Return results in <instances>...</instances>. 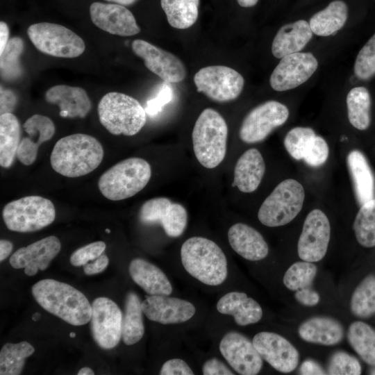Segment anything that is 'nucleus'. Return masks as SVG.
Returning a JSON list of instances; mask_svg holds the SVG:
<instances>
[{"mask_svg":"<svg viewBox=\"0 0 375 375\" xmlns=\"http://www.w3.org/2000/svg\"><path fill=\"white\" fill-rule=\"evenodd\" d=\"M38 303L47 312L73 326L90 321L92 305L86 297L70 285L53 279H42L31 288Z\"/></svg>","mask_w":375,"mask_h":375,"instance_id":"f257e3e1","label":"nucleus"},{"mask_svg":"<svg viewBox=\"0 0 375 375\" xmlns=\"http://www.w3.org/2000/svg\"><path fill=\"white\" fill-rule=\"evenodd\" d=\"M101 144L93 136L76 133L60 138L54 145L50 161L58 174L69 178L86 175L101 164Z\"/></svg>","mask_w":375,"mask_h":375,"instance_id":"f03ea898","label":"nucleus"},{"mask_svg":"<svg viewBox=\"0 0 375 375\" xmlns=\"http://www.w3.org/2000/svg\"><path fill=\"white\" fill-rule=\"evenodd\" d=\"M181 259L186 272L208 285H219L228 274L227 260L222 249L212 240L192 237L181 248Z\"/></svg>","mask_w":375,"mask_h":375,"instance_id":"7ed1b4c3","label":"nucleus"},{"mask_svg":"<svg viewBox=\"0 0 375 375\" xmlns=\"http://www.w3.org/2000/svg\"><path fill=\"white\" fill-rule=\"evenodd\" d=\"M227 137L228 126L224 117L214 109H204L192 133L194 155L203 167L213 169L224 160Z\"/></svg>","mask_w":375,"mask_h":375,"instance_id":"20e7f679","label":"nucleus"},{"mask_svg":"<svg viewBox=\"0 0 375 375\" xmlns=\"http://www.w3.org/2000/svg\"><path fill=\"white\" fill-rule=\"evenodd\" d=\"M99 119L111 134L131 136L144 126L147 112L140 102L127 94L110 92L106 94L98 105Z\"/></svg>","mask_w":375,"mask_h":375,"instance_id":"39448f33","label":"nucleus"},{"mask_svg":"<svg viewBox=\"0 0 375 375\" xmlns=\"http://www.w3.org/2000/svg\"><path fill=\"white\" fill-rule=\"evenodd\" d=\"M151 176L149 163L133 157L123 160L106 170L99 178L98 187L108 199L120 201L140 192Z\"/></svg>","mask_w":375,"mask_h":375,"instance_id":"423d86ee","label":"nucleus"},{"mask_svg":"<svg viewBox=\"0 0 375 375\" xmlns=\"http://www.w3.org/2000/svg\"><path fill=\"white\" fill-rule=\"evenodd\" d=\"M305 191L294 179L281 181L260 206L258 218L269 227L284 226L292 222L302 209Z\"/></svg>","mask_w":375,"mask_h":375,"instance_id":"0eeeda50","label":"nucleus"},{"mask_svg":"<svg viewBox=\"0 0 375 375\" xmlns=\"http://www.w3.org/2000/svg\"><path fill=\"white\" fill-rule=\"evenodd\" d=\"M2 217L7 228L15 232L39 231L51 224L56 217L53 203L40 196H27L8 203Z\"/></svg>","mask_w":375,"mask_h":375,"instance_id":"6e6552de","label":"nucleus"},{"mask_svg":"<svg viewBox=\"0 0 375 375\" xmlns=\"http://www.w3.org/2000/svg\"><path fill=\"white\" fill-rule=\"evenodd\" d=\"M27 34L37 49L52 56L73 58L81 55L85 49L80 36L60 24H33L28 28Z\"/></svg>","mask_w":375,"mask_h":375,"instance_id":"1a4fd4ad","label":"nucleus"},{"mask_svg":"<svg viewBox=\"0 0 375 375\" xmlns=\"http://www.w3.org/2000/svg\"><path fill=\"white\" fill-rule=\"evenodd\" d=\"M197 91L217 102L235 99L242 91L244 80L233 68L212 65L199 69L194 76Z\"/></svg>","mask_w":375,"mask_h":375,"instance_id":"9d476101","label":"nucleus"},{"mask_svg":"<svg viewBox=\"0 0 375 375\" xmlns=\"http://www.w3.org/2000/svg\"><path fill=\"white\" fill-rule=\"evenodd\" d=\"M289 117V110L276 101L264 102L252 109L244 117L240 128V139L252 144L262 141Z\"/></svg>","mask_w":375,"mask_h":375,"instance_id":"9b49d317","label":"nucleus"},{"mask_svg":"<svg viewBox=\"0 0 375 375\" xmlns=\"http://www.w3.org/2000/svg\"><path fill=\"white\" fill-rule=\"evenodd\" d=\"M123 315L110 299L98 297L92 303L90 328L94 340L103 349L115 347L122 334Z\"/></svg>","mask_w":375,"mask_h":375,"instance_id":"f8f14e48","label":"nucleus"},{"mask_svg":"<svg viewBox=\"0 0 375 375\" xmlns=\"http://www.w3.org/2000/svg\"><path fill=\"white\" fill-rule=\"evenodd\" d=\"M331 237L327 216L319 209L306 216L297 244L299 257L305 261L318 262L326 255Z\"/></svg>","mask_w":375,"mask_h":375,"instance_id":"ddd939ff","label":"nucleus"},{"mask_svg":"<svg viewBox=\"0 0 375 375\" xmlns=\"http://www.w3.org/2000/svg\"><path fill=\"white\" fill-rule=\"evenodd\" d=\"M318 62L310 52H297L283 57L271 74L269 83L276 91L291 90L305 83L317 70Z\"/></svg>","mask_w":375,"mask_h":375,"instance_id":"4468645a","label":"nucleus"},{"mask_svg":"<svg viewBox=\"0 0 375 375\" xmlns=\"http://www.w3.org/2000/svg\"><path fill=\"white\" fill-rule=\"evenodd\" d=\"M139 217L144 224L160 223L165 233L172 238L181 235L188 223L185 208L166 197H156L145 201L140 208Z\"/></svg>","mask_w":375,"mask_h":375,"instance_id":"2eb2a0df","label":"nucleus"},{"mask_svg":"<svg viewBox=\"0 0 375 375\" xmlns=\"http://www.w3.org/2000/svg\"><path fill=\"white\" fill-rule=\"evenodd\" d=\"M219 348L229 365L239 374L256 375L262 367V358L253 342L238 332L225 334Z\"/></svg>","mask_w":375,"mask_h":375,"instance_id":"dca6fc26","label":"nucleus"},{"mask_svg":"<svg viewBox=\"0 0 375 375\" xmlns=\"http://www.w3.org/2000/svg\"><path fill=\"white\" fill-rule=\"evenodd\" d=\"M131 47L135 54L144 60L147 68L165 83H179L185 78L184 64L172 53L143 40H134Z\"/></svg>","mask_w":375,"mask_h":375,"instance_id":"f3484780","label":"nucleus"},{"mask_svg":"<svg viewBox=\"0 0 375 375\" xmlns=\"http://www.w3.org/2000/svg\"><path fill=\"white\" fill-rule=\"evenodd\" d=\"M253 344L260 356L273 368L283 373H290L299 364L297 349L279 334L262 331L256 334Z\"/></svg>","mask_w":375,"mask_h":375,"instance_id":"a211bd4d","label":"nucleus"},{"mask_svg":"<svg viewBox=\"0 0 375 375\" xmlns=\"http://www.w3.org/2000/svg\"><path fill=\"white\" fill-rule=\"evenodd\" d=\"M90 15L95 26L112 35L131 36L140 31L133 13L117 3L94 2Z\"/></svg>","mask_w":375,"mask_h":375,"instance_id":"6ab92c4d","label":"nucleus"},{"mask_svg":"<svg viewBox=\"0 0 375 375\" xmlns=\"http://www.w3.org/2000/svg\"><path fill=\"white\" fill-rule=\"evenodd\" d=\"M61 249L59 239L50 235L17 249L10 258L15 269H24L27 276H33L38 270H45Z\"/></svg>","mask_w":375,"mask_h":375,"instance_id":"aec40b11","label":"nucleus"},{"mask_svg":"<svg viewBox=\"0 0 375 375\" xmlns=\"http://www.w3.org/2000/svg\"><path fill=\"white\" fill-rule=\"evenodd\" d=\"M142 308L149 320L162 324L185 322L196 312V308L190 301L169 295L146 296Z\"/></svg>","mask_w":375,"mask_h":375,"instance_id":"412c9836","label":"nucleus"},{"mask_svg":"<svg viewBox=\"0 0 375 375\" xmlns=\"http://www.w3.org/2000/svg\"><path fill=\"white\" fill-rule=\"evenodd\" d=\"M23 127L28 134L19 143L17 157L24 165H30L36 160L38 147L43 142L49 140L55 133V125L52 120L44 115L35 114L29 117Z\"/></svg>","mask_w":375,"mask_h":375,"instance_id":"4be33fe9","label":"nucleus"},{"mask_svg":"<svg viewBox=\"0 0 375 375\" xmlns=\"http://www.w3.org/2000/svg\"><path fill=\"white\" fill-rule=\"evenodd\" d=\"M47 102L58 106L62 117H85L92 104L86 92L81 88L58 85L49 88L45 94Z\"/></svg>","mask_w":375,"mask_h":375,"instance_id":"5701e85b","label":"nucleus"},{"mask_svg":"<svg viewBox=\"0 0 375 375\" xmlns=\"http://www.w3.org/2000/svg\"><path fill=\"white\" fill-rule=\"evenodd\" d=\"M228 240L232 249L248 260H260L269 253L267 243L262 235L253 227L243 223H237L230 227Z\"/></svg>","mask_w":375,"mask_h":375,"instance_id":"b1692460","label":"nucleus"},{"mask_svg":"<svg viewBox=\"0 0 375 375\" xmlns=\"http://www.w3.org/2000/svg\"><path fill=\"white\" fill-rule=\"evenodd\" d=\"M216 308L219 313L233 316L235 322L241 326L256 324L262 317L260 304L240 292L224 294L217 301Z\"/></svg>","mask_w":375,"mask_h":375,"instance_id":"393cba45","label":"nucleus"},{"mask_svg":"<svg viewBox=\"0 0 375 375\" xmlns=\"http://www.w3.org/2000/svg\"><path fill=\"white\" fill-rule=\"evenodd\" d=\"M265 172V163L260 152L251 148L238 158L234 169L233 186L244 193L254 192L260 184Z\"/></svg>","mask_w":375,"mask_h":375,"instance_id":"a878e982","label":"nucleus"},{"mask_svg":"<svg viewBox=\"0 0 375 375\" xmlns=\"http://www.w3.org/2000/svg\"><path fill=\"white\" fill-rule=\"evenodd\" d=\"M129 274L133 281L149 295H169L172 286L158 267L140 258L130 262Z\"/></svg>","mask_w":375,"mask_h":375,"instance_id":"bb28decb","label":"nucleus"},{"mask_svg":"<svg viewBox=\"0 0 375 375\" xmlns=\"http://www.w3.org/2000/svg\"><path fill=\"white\" fill-rule=\"evenodd\" d=\"M312 33L309 23L303 19L283 26L272 42V54L282 58L299 52L311 40Z\"/></svg>","mask_w":375,"mask_h":375,"instance_id":"cd10ccee","label":"nucleus"},{"mask_svg":"<svg viewBox=\"0 0 375 375\" xmlns=\"http://www.w3.org/2000/svg\"><path fill=\"white\" fill-rule=\"evenodd\" d=\"M306 342L325 346L340 343L344 337V328L336 319L328 317H314L303 322L298 328Z\"/></svg>","mask_w":375,"mask_h":375,"instance_id":"c85d7f7f","label":"nucleus"},{"mask_svg":"<svg viewBox=\"0 0 375 375\" xmlns=\"http://www.w3.org/2000/svg\"><path fill=\"white\" fill-rule=\"evenodd\" d=\"M347 164L357 201L362 206L375 198L374 174L365 155L359 150H352L349 153Z\"/></svg>","mask_w":375,"mask_h":375,"instance_id":"c756f323","label":"nucleus"},{"mask_svg":"<svg viewBox=\"0 0 375 375\" xmlns=\"http://www.w3.org/2000/svg\"><path fill=\"white\" fill-rule=\"evenodd\" d=\"M347 16L348 8L346 3L337 0L331 2L324 10L315 13L310 18L309 25L315 35L329 36L342 28Z\"/></svg>","mask_w":375,"mask_h":375,"instance_id":"7c9ffc66","label":"nucleus"},{"mask_svg":"<svg viewBox=\"0 0 375 375\" xmlns=\"http://www.w3.org/2000/svg\"><path fill=\"white\" fill-rule=\"evenodd\" d=\"M20 140V125L17 118L12 113L0 116V165L10 167L17 156Z\"/></svg>","mask_w":375,"mask_h":375,"instance_id":"2f4dec72","label":"nucleus"},{"mask_svg":"<svg viewBox=\"0 0 375 375\" xmlns=\"http://www.w3.org/2000/svg\"><path fill=\"white\" fill-rule=\"evenodd\" d=\"M142 301L133 292H129L125 301V312L122 321L123 342L126 345L138 342L144 333Z\"/></svg>","mask_w":375,"mask_h":375,"instance_id":"473e14b6","label":"nucleus"},{"mask_svg":"<svg viewBox=\"0 0 375 375\" xmlns=\"http://www.w3.org/2000/svg\"><path fill=\"white\" fill-rule=\"evenodd\" d=\"M347 339L360 358L375 367V330L362 322H354L348 328Z\"/></svg>","mask_w":375,"mask_h":375,"instance_id":"72a5a7b5","label":"nucleus"},{"mask_svg":"<svg viewBox=\"0 0 375 375\" xmlns=\"http://www.w3.org/2000/svg\"><path fill=\"white\" fill-rule=\"evenodd\" d=\"M169 25L175 28H188L199 15V0H160Z\"/></svg>","mask_w":375,"mask_h":375,"instance_id":"f704fd0d","label":"nucleus"},{"mask_svg":"<svg viewBox=\"0 0 375 375\" xmlns=\"http://www.w3.org/2000/svg\"><path fill=\"white\" fill-rule=\"evenodd\" d=\"M348 119L356 128L364 131L370 124L371 97L365 87L352 88L347 96Z\"/></svg>","mask_w":375,"mask_h":375,"instance_id":"c9c22d12","label":"nucleus"},{"mask_svg":"<svg viewBox=\"0 0 375 375\" xmlns=\"http://www.w3.org/2000/svg\"><path fill=\"white\" fill-rule=\"evenodd\" d=\"M35 351L28 342L5 344L0 351V374L19 375L22 373L25 360Z\"/></svg>","mask_w":375,"mask_h":375,"instance_id":"e433bc0d","label":"nucleus"},{"mask_svg":"<svg viewBox=\"0 0 375 375\" xmlns=\"http://www.w3.org/2000/svg\"><path fill=\"white\" fill-rule=\"evenodd\" d=\"M351 312L366 319L375 313V276H366L354 290L350 301Z\"/></svg>","mask_w":375,"mask_h":375,"instance_id":"4c0bfd02","label":"nucleus"},{"mask_svg":"<svg viewBox=\"0 0 375 375\" xmlns=\"http://www.w3.org/2000/svg\"><path fill=\"white\" fill-rule=\"evenodd\" d=\"M353 227L356 240L361 246L375 247V198L360 206Z\"/></svg>","mask_w":375,"mask_h":375,"instance_id":"58836bf2","label":"nucleus"},{"mask_svg":"<svg viewBox=\"0 0 375 375\" xmlns=\"http://www.w3.org/2000/svg\"><path fill=\"white\" fill-rule=\"evenodd\" d=\"M317 274V267L312 262L300 261L292 264L283 276V282L290 290L309 288Z\"/></svg>","mask_w":375,"mask_h":375,"instance_id":"ea45409f","label":"nucleus"},{"mask_svg":"<svg viewBox=\"0 0 375 375\" xmlns=\"http://www.w3.org/2000/svg\"><path fill=\"white\" fill-rule=\"evenodd\" d=\"M24 50V42L19 37L9 40L3 52L0 53L1 76L7 80L14 79L21 74L19 56Z\"/></svg>","mask_w":375,"mask_h":375,"instance_id":"a19ab883","label":"nucleus"},{"mask_svg":"<svg viewBox=\"0 0 375 375\" xmlns=\"http://www.w3.org/2000/svg\"><path fill=\"white\" fill-rule=\"evenodd\" d=\"M315 135L311 128L295 127L286 134L284 138L285 148L295 160H303L307 148Z\"/></svg>","mask_w":375,"mask_h":375,"instance_id":"79ce46f5","label":"nucleus"},{"mask_svg":"<svg viewBox=\"0 0 375 375\" xmlns=\"http://www.w3.org/2000/svg\"><path fill=\"white\" fill-rule=\"evenodd\" d=\"M354 73L362 80L375 75V33L360 50L354 64Z\"/></svg>","mask_w":375,"mask_h":375,"instance_id":"37998d69","label":"nucleus"},{"mask_svg":"<svg viewBox=\"0 0 375 375\" xmlns=\"http://www.w3.org/2000/svg\"><path fill=\"white\" fill-rule=\"evenodd\" d=\"M327 374L331 375H359L361 366L356 358L347 353L338 351L330 358Z\"/></svg>","mask_w":375,"mask_h":375,"instance_id":"c03bdc74","label":"nucleus"},{"mask_svg":"<svg viewBox=\"0 0 375 375\" xmlns=\"http://www.w3.org/2000/svg\"><path fill=\"white\" fill-rule=\"evenodd\" d=\"M328 146L321 136L315 135L311 140L304 154L303 160L311 167H319L328 157Z\"/></svg>","mask_w":375,"mask_h":375,"instance_id":"a18cd8bd","label":"nucleus"},{"mask_svg":"<svg viewBox=\"0 0 375 375\" xmlns=\"http://www.w3.org/2000/svg\"><path fill=\"white\" fill-rule=\"evenodd\" d=\"M106 245L104 242L97 241L75 250L70 256V263L74 267L83 266L85 263L100 256Z\"/></svg>","mask_w":375,"mask_h":375,"instance_id":"49530a36","label":"nucleus"},{"mask_svg":"<svg viewBox=\"0 0 375 375\" xmlns=\"http://www.w3.org/2000/svg\"><path fill=\"white\" fill-rule=\"evenodd\" d=\"M172 97V88L167 83H164L157 95L147 101L145 108L147 115L150 117L158 115Z\"/></svg>","mask_w":375,"mask_h":375,"instance_id":"de8ad7c7","label":"nucleus"},{"mask_svg":"<svg viewBox=\"0 0 375 375\" xmlns=\"http://www.w3.org/2000/svg\"><path fill=\"white\" fill-rule=\"evenodd\" d=\"M160 375H192L193 371L182 359L173 358L167 360L160 370Z\"/></svg>","mask_w":375,"mask_h":375,"instance_id":"09e8293b","label":"nucleus"},{"mask_svg":"<svg viewBox=\"0 0 375 375\" xmlns=\"http://www.w3.org/2000/svg\"><path fill=\"white\" fill-rule=\"evenodd\" d=\"M204 375H233L229 368L217 358L206 360L202 367Z\"/></svg>","mask_w":375,"mask_h":375,"instance_id":"8fccbe9b","label":"nucleus"},{"mask_svg":"<svg viewBox=\"0 0 375 375\" xmlns=\"http://www.w3.org/2000/svg\"><path fill=\"white\" fill-rule=\"evenodd\" d=\"M294 298L299 303L306 306H316L319 301V295L310 287L296 290Z\"/></svg>","mask_w":375,"mask_h":375,"instance_id":"3c124183","label":"nucleus"},{"mask_svg":"<svg viewBox=\"0 0 375 375\" xmlns=\"http://www.w3.org/2000/svg\"><path fill=\"white\" fill-rule=\"evenodd\" d=\"M109 259L106 254H101L97 258L83 265L86 275H94L103 272L108 265Z\"/></svg>","mask_w":375,"mask_h":375,"instance_id":"603ef678","label":"nucleus"},{"mask_svg":"<svg viewBox=\"0 0 375 375\" xmlns=\"http://www.w3.org/2000/svg\"><path fill=\"white\" fill-rule=\"evenodd\" d=\"M1 115L10 112L14 110L17 103V97L14 92L1 87Z\"/></svg>","mask_w":375,"mask_h":375,"instance_id":"864d4df0","label":"nucleus"},{"mask_svg":"<svg viewBox=\"0 0 375 375\" xmlns=\"http://www.w3.org/2000/svg\"><path fill=\"white\" fill-rule=\"evenodd\" d=\"M299 372L301 374H326L324 369L315 360H306L300 367Z\"/></svg>","mask_w":375,"mask_h":375,"instance_id":"5fc2aeb1","label":"nucleus"},{"mask_svg":"<svg viewBox=\"0 0 375 375\" xmlns=\"http://www.w3.org/2000/svg\"><path fill=\"white\" fill-rule=\"evenodd\" d=\"M9 29L7 24L0 22V53H1L8 42Z\"/></svg>","mask_w":375,"mask_h":375,"instance_id":"6e6d98bb","label":"nucleus"},{"mask_svg":"<svg viewBox=\"0 0 375 375\" xmlns=\"http://www.w3.org/2000/svg\"><path fill=\"white\" fill-rule=\"evenodd\" d=\"M13 248V244L11 242L1 239L0 240V261L6 260L10 254Z\"/></svg>","mask_w":375,"mask_h":375,"instance_id":"4d7b16f0","label":"nucleus"},{"mask_svg":"<svg viewBox=\"0 0 375 375\" xmlns=\"http://www.w3.org/2000/svg\"><path fill=\"white\" fill-rule=\"evenodd\" d=\"M238 4L244 8H249L255 6L258 0H237Z\"/></svg>","mask_w":375,"mask_h":375,"instance_id":"13d9d810","label":"nucleus"},{"mask_svg":"<svg viewBox=\"0 0 375 375\" xmlns=\"http://www.w3.org/2000/svg\"><path fill=\"white\" fill-rule=\"evenodd\" d=\"M108 2L117 3L122 6H129L134 3L137 0H105Z\"/></svg>","mask_w":375,"mask_h":375,"instance_id":"bf43d9fd","label":"nucleus"},{"mask_svg":"<svg viewBox=\"0 0 375 375\" xmlns=\"http://www.w3.org/2000/svg\"><path fill=\"white\" fill-rule=\"evenodd\" d=\"M78 375H94V373L92 369H90L88 367H85L81 368L78 372L77 373Z\"/></svg>","mask_w":375,"mask_h":375,"instance_id":"052dcab7","label":"nucleus"},{"mask_svg":"<svg viewBox=\"0 0 375 375\" xmlns=\"http://www.w3.org/2000/svg\"><path fill=\"white\" fill-rule=\"evenodd\" d=\"M41 315L39 312H35L32 315V319L35 322L40 319Z\"/></svg>","mask_w":375,"mask_h":375,"instance_id":"680f3d73","label":"nucleus"},{"mask_svg":"<svg viewBox=\"0 0 375 375\" xmlns=\"http://www.w3.org/2000/svg\"><path fill=\"white\" fill-rule=\"evenodd\" d=\"M69 337L70 338H75L76 337V333H74V332H72L69 333Z\"/></svg>","mask_w":375,"mask_h":375,"instance_id":"e2e57ef3","label":"nucleus"},{"mask_svg":"<svg viewBox=\"0 0 375 375\" xmlns=\"http://www.w3.org/2000/svg\"><path fill=\"white\" fill-rule=\"evenodd\" d=\"M371 374H375V368L373 369L372 370H371Z\"/></svg>","mask_w":375,"mask_h":375,"instance_id":"0e129e2a","label":"nucleus"},{"mask_svg":"<svg viewBox=\"0 0 375 375\" xmlns=\"http://www.w3.org/2000/svg\"><path fill=\"white\" fill-rule=\"evenodd\" d=\"M106 233H110V231L109 229H106Z\"/></svg>","mask_w":375,"mask_h":375,"instance_id":"69168bd1","label":"nucleus"}]
</instances>
